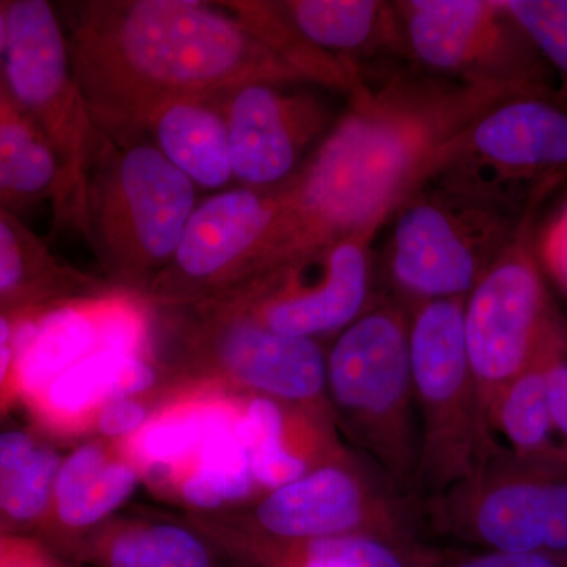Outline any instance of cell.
Segmentation results:
<instances>
[{
    "mask_svg": "<svg viewBox=\"0 0 567 567\" xmlns=\"http://www.w3.org/2000/svg\"><path fill=\"white\" fill-rule=\"evenodd\" d=\"M546 85L395 71L365 81L308 163L275 186L271 267L368 227H382L434 181L458 142L496 104Z\"/></svg>",
    "mask_w": 567,
    "mask_h": 567,
    "instance_id": "obj_1",
    "label": "cell"
},
{
    "mask_svg": "<svg viewBox=\"0 0 567 567\" xmlns=\"http://www.w3.org/2000/svg\"><path fill=\"white\" fill-rule=\"evenodd\" d=\"M66 7L71 65L107 136L141 132L163 104L303 82L218 2L87 0Z\"/></svg>",
    "mask_w": 567,
    "mask_h": 567,
    "instance_id": "obj_2",
    "label": "cell"
},
{
    "mask_svg": "<svg viewBox=\"0 0 567 567\" xmlns=\"http://www.w3.org/2000/svg\"><path fill=\"white\" fill-rule=\"evenodd\" d=\"M409 320L393 305L365 309L327 354L334 420L398 488L416 486L420 462Z\"/></svg>",
    "mask_w": 567,
    "mask_h": 567,
    "instance_id": "obj_3",
    "label": "cell"
},
{
    "mask_svg": "<svg viewBox=\"0 0 567 567\" xmlns=\"http://www.w3.org/2000/svg\"><path fill=\"white\" fill-rule=\"evenodd\" d=\"M196 205V185L152 142L106 136L89 177L82 234L115 279L152 286L173 260Z\"/></svg>",
    "mask_w": 567,
    "mask_h": 567,
    "instance_id": "obj_4",
    "label": "cell"
},
{
    "mask_svg": "<svg viewBox=\"0 0 567 567\" xmlns=\"http://www.w3.org/2000/svg\"><path fill=\"white\" fill-rule=\"evenodd\" d=\"M464 303L465 298L425 301L409 320L420 425L416 486L436 494L473 480L498 454L470 371Z\"/></svg>",
    "mask_w": 567,
    "mask_h": 567,
    "instance_id": "obj_5",
    "label": "cell"
},
{
    "mask_svg": "<svg viewBox=\"0 0 567 567\" xmlns=\"http://www.w3.org/2000/svg\"><path fill=\"white\" fill-rule=\"evenodd\" d=\"M432 183L535 215L567 183V96L546 89L496 104L465 133Z\"/></svg>",
    "mask_w": 567,
    "mask_h": 567,
    "instance_id": "obj_6",
    "label": "cell"
},
{
    "mask_svg": "<svg viewBox=\"0 0 567 567\" xmlns=\"http://www.w3.org/2000/svg\"><path fill=\"white\" fill-rule=\"evenodd\" d=\"M394 215L391 279L416 305L465 298L533 218L432 182Z\"/></svg>",
    "mask_w": 567,
    "mask_h": 567,
    "instance_id": "obj_7",
    "label": "cell"
},
{
    "mask_svg": "<svg viewBox=\"0 0 567 567\" xmlns=\"http://www.w3.org/2000/svg\"><path fill=\"white\" fill-rule=\"evenodd\" d=\"M7 44L2 74L18 104L61 156L73 192V227L84 233L85 196L93 164L107 134L85 102L65 29L47 0L3 2Z\"/></svg>",
    "mask_w": 567,
    "mask_h": 567,
    "instance_id": "obj_8",
    "label": "cell"
},
{
    "mask_svg": "<svg viewBox=\"0 0 567 567\" xmlns=\"http://www.w3.org/2000/svg\"><path fill=\"white\" fill-rule=\"evenodd\" d=\"M379 229L368 227L213 295L205 312L315 341L346 330L368 308L369 248Z\"/></svg>",
    "mask_w": 567,
    "mask_h": 567,
    "instance_id": "obj_9",
    "label": "cell"
},
{
    "mask_svg": "<svg viewBox=\"0 0 567 567\" xmlns=\"http://www.w3.org/2000/svg\"><path fill=\"white\" fill-rule=\"evenodd\" d=\"M532 223L524 224L465 297L466 353L486 421L503 386L567 341L533 251Z\"/></svg>",
    "mask_w": 567,
    "mask_h": 567,
    "instance_id": "obj_10",
    "label": "cell"
},
{
    "mask_svg": "<svg viewBox=\"0 0 567 567\" xmlns=\"http://www.w3.org/2000/svg\"><path fill=\"white\" fill-rule=\"evenodd\" d=\"M395 7L406 47L431 73L551 87L543 55L503 0H410Z\"/></svg>",
    "mask_w": 567,
    "mask_h": 567,
    "instance_id": "obj_11",
    "label": "cell"
},
{
    "mask_svg": "<svg viewBox=\"0 0 567 567\" xmlns=\"http://www.w3.org/2000/svg\"><path fill=\"white\" fill-rule=\"evenodd\" d=\"M278 213L276 188L227 189L196 205L177 251L152 282L159 297H213L264 274Z\"/></svg>",
    "mask_w": 567,
    "mask_h": 567,
    "instance_id": "obj_12",
    "label": "cell"
},
{
    "mask_svg": "<svg viewBox=\"0 0 567 567\" xmlns=\"http://www.w3.org/2000/svg\"><path fill=\"white\" fill-rule=\"evenodd\" d=\"M454 524L491 551L567 555V473L496 454L451 491Z\"/></svg>",
    "mask_w": 567,
    "mask_h": 567,
    "instance_id": "obj_13",
    "label": "cell"
},
{
    "mask_svg": "<svg viewBox=\"0 0 567 567\" xmlns=\"http://www.w3.org/2000/svg\"><path fill=\"white\" fill-rule=\"evenodd\" d=\"M244 535L275 543L365 535L395 544L402 524L391 499L347 456L267 492Z\"/></svg>",
    "mask_w": 567,
    "mask_h": 567,
    "instance_id": "obj_14",
    "label": "cell"
},
{
    "mask_svg": "<svg viewBox=\"0 0 567 567\" xmlns=\"http://www.w3.org/2000/svg\"><path fill=\"white\" fill-rule=\"evenodd\" d=\"M234 177L249 188L289 181L309 145L330 132L333 112L311 92L251 84L221 99Z\"/></svg>",
    "mask_w": 567,
    "mask_h": 567,
    "instance_id": "obj_15",
    "label": "cell"
},
{
    "mask_svg": "<svg viewBox=\"0 0 567 567\" xmlns=\"http://www.w3.org/2000/svg\"><path fill=\"white\" fill-rule=\"evenodd\" d=\"M205 338L216 365L237 385L334 421L327 395V354L315 339L210 317Z\"/></svg>",
    "mask_w": 567,
    "mask_h": 567,
    "instance_id": "obj_16",
    "label": "cell"
},
{
    "mask_svg": "<svg viewBox=\"0 0 567 567\" xmlns=\"http://www.w3.org/2000/svg\"><path fill=\"white\" fill-rule=\"evenodd\" d=\"M115 301L117 293L87 295L18 311L13 347L22 401L84 358L106 352Z\"/></svg>",
    "mask_w": 567,
    "mask_h": 567,
    "instance_id": "obj_17",
    "label": "cell"
},
{
    "mask_svg": "<svg viewBox=\"0 0 567 567\" xmlns=\"http://www.w3.org/2000/svg\"><path fill=\"white\" fill-rule=\"evenodd\" d=\"M47 200L58 223L73 226V192L61 156L0 73V208L13 213Z\"/></svg>",
    "mask_w": 567,
    "mask_h": 567,
    "instance_id": "obj_18",
    "label": "cell"
},
{
    "mask_svg": "<svg viewBox=\"0 0 567 567\" xmlns=\"http://www.w3.org/2000/svg\"><path fill=\"white\" fill-rule=\"evenodd\" d=\"M175 169L200 188L234 181L221 99H183L159 106L142 125Z\"/></svg>",
    "mask_w": 567,
    "mask_h": 567,
    "instance_id": "obj_19",
    "label": "cell"
},
{
    "mask_svg": "<svg viewBox=\"0 0 567 567\" xmlns=\"http://www.w3.org/2000/svg\"><path fill=\"white\" fill-rule=\"evenodd\" d=\"M295 28L320 50L360 65V58L406 47L395 3L377 0H286Z\"/></svg>",
    "mask_w": 567,
    "mask_h": 567,
    "instance_id": "obj_20",
    "label": "cell"
},
{
    "mask_svg": "<svg viewBox=\"0 0 567 567\" xmlns=\"http://www.w3.org/2000/svg\"><path fill=\"white\" fill-rule=\"evenodd\" d=\"M128 457L112 458L100 443H87L62 458L50 513L40 527L78 532L99 524L128 499L140 481Z\"/></svg>",
    "mask_w": 567,
    "mask_h": 567,
    "instance_id": "obj_21",
    "label": "cell"
},
{
    "mask_svg": "<svg viewBox=\"0 0 567 567\" xmlns=\"http://www.w3.org/2000/svg\"><path fill=\"white\" fill-rule=\"evenodd\" d=\"M91 287L85 276L61 262L11 212L0 208V306L22 311L76 298Z\"/></svg>",
    "mask_w": 567,
    "mask_h": 567,
    "instance_id": "obj_22",
    "label": "cell"
},
{
    "mask_svg": "<svg viewBox=\"0 0 567 567\" xmlns=\"http://www.w3.org/2000/svg\"><path fill=\"white\" fill-rule=\"evenodd\" d=\"M548 354L498 391L488 405L487 423L494 440L495 435L505 440L514 461L567 473L548 410L544 371Z\"/></svg>",
    "mask_w": 567,
    "mask_h": 567,
    "instance_id": "obj_23",
    "label": "cell"
},
{
    "mask_svg": "<svg viewBox=\"0 0 567 567\" xmlns=\"http://www.w3.org/2000/svg\"><path fill=\"white\" fill-rule=\"evenodd\" d=\"M218 3L278 55L301 81L315 82L349 96L363 84L365 76L360 66L312 44L287 18L281 3L262 0H227Z\"/></svg>",
    "mask_w": 567,
    "mask_h": 567,
    "instance_id": "obj_24",
    "label": "cell"
},
{
    "mask_svg": "<svg viewBox=\"0 0 567 567\" xmlns=\"http://www.w3.org/2000/svg\"><path fill=\"white\" fill-rule=\"evenodd\" d=\"M230 404L223 399H204L156 413L130 436L125 456L153 480L167 481L175 475L181 480Z\"/></svg>",
    "mask_w": 567,
    "mask_h": 567,
    "instance_id": "obj_25",
    "label": "cell"
},
{
    "mask_svg": "<svg viewBox=\"0 0 567 567\" xmlns=\"http://www.w3.org/2000/svg\"><path fill=\"white\" fill-rule=\"evenodd\" d=\"M240 406L229 409L205 436L188 472L181 477V494L197 509H218L256 492L248 451L238 432Z\"/></svg>",
    "mask_w": 567,
    "mask_h": 567,
    "instance_id": "obj_26",
    "label": "cell"
},
{
    "mask_svg": "<svg viewBox=\"0 0 567 567\" xmlns=\"http://www.w3.org/2000/svg\"><path fill=\"white\" fill-rule=\"evenodd\" d=\"M130 357L99 352L84 358L25 402L41 423L58 431H71L93 420L106 402L121 399V375Z\"/></svg>",
    "mask_w": 567,
    "mask_h": 567,
    "instance_id": "obj_27",
    "label": "cell"
},
{
    "mask_svg": "<svg viewBox=\"0 0 567 567\" xmlns=\"http://www.w3.org/2000/svg\"><path fill=\"white\" fill-rule=\"evenodd\" d=\"M235 554L257 567H406L391 540L365 535L275 543L248 535L230 539Z\"/></svg>",
    "mask_w": 567,
    "mask_h": 567,
    "instance_id": "obj_28",
    "label": "cell"
},
{
    "mask_svg": "<svg viewBox=\"0 0 567 567\" xmlns=\"http://www.w3.org/2000/svg\"><path fill=\"white\" fill-rule=\"evenodd\" d=\"M103 567H213L210 548L177 525H144L103 536L92 548Z\"/></svg>",
    "mask_w": 567,
    "mask_h": 567,
    "instance_id": "obj_29",
    "label": "cell"
},
{
    "mask_svg": "<svg viewBox=\"0 0 567 567\" xmlns=\"http://www.w3.org/2000/svg\"><path fill=\"white\" fill-rule=\"evenodd\" d=\"M62 457L41 445L28 462L0 466V528L43 524Z\"/></svg>",
    "mask_w": 567,
    "mask_h": 567,
    "instance_id": "obj_30",
    "label": "cell"
},
{
    "mask_svg": "<svg viewBox=\"0 0 567 567\" xmlns=\"http://www.w3.org/2000/svg\"><path fill=\"white\" fill-rule=\"evenodd\" d=\"M511 17L565 82L567 96V0H503Z\"/></svg>",
    "mask_w": 567,
    "mask_h": 567,
    "instance_id": "obj_31",
    "label": "cell"
},
{
    "mask_svg": "<svg viewBox=\"0 0 567 567\" xmlns=\"http://www.w3.org/2000/svg\"><path fill=\"white\" fill-rule=\"evenodd\" d=\"M544 371L551 425L567 470V341L548 354Z\"/></svg>",
    "mask_w": 567,
    "mask_h": 567,
    "instance_id": "obj_32",
    "label": "cell"
},
{
    "mask_svg": "<svg viewBox=\"0 0 567 567\" xmlns=\"http://www.w3.org/2000/svg\"><path fill=\"white\" fill-rule=\"evenodd\" d=\"M539 265L547 268L551 278L567 292V199L550 216L543 233L533 246Z\"/></svg>",
    "mask_w": 567,
    "mask_h": 567,
    "instance_id": "obj_33",
    "label": "cell"
},
{
    "mask_svg": "<svg viewBox=\"0 0 567 567\" xmlns=\"http://www.w3.org/2000/svg\"><path fill=\"white\" fill-rule=\"evenodd\" d=\"M148 412L136 399H115L96 412V429L107 439H130L147 423Z\"/></svg>",
    "mask_w": 567,
    "mask_h": 567,
    "instance_id": "obj_34",
    "label": "cell"
},
{
    "mask_svg": "<svg viewBox=\"0 0 567 567\" xmlns=\"http://www.w3.org/2000/svg\"><path fill=\"white\" fill-rule=\"evenodd\" d=\"M0 567H54L37 543L11 536L0 528Z\"/></svg>",
    "mask_w": 567,
    "mask_h": 567,
    "instance_id": "obj_35",
    "label": "cell"
},
{
    "mask_svg": "<svg viewBox=\"0 0 567 567\" xmlns=\"http://www.w3.org/2000/svg\"><path fill=\"white\" fill-rule=\"evenodd\" d=\"M456 567H567V555L491 551L481 557L466 559Z\"/></svg>",
    "mask_w": 567,
    "mask_h": 567,
    "instance_id": "obj_36",
    "label": "cell"
},
{
    "mask_svg": "<svg viewBox=\"0 0 567 567\" xmlns=\"http://www.w3.org/2000/svg\"><path fill=\"white\" fill-rule=\"evenodd\" d=\"M7 44V17L6 6L0 2V73H2L3 54H6Z\"/></svg>",
    "mask_w": 567,
    "mask_h": 567,
    "instance_id": "obj_37",
    "label": "cell"
},
{
    "mask_svg": "<svg viewBox=\"0 0 567 567\" xmlns=\"http://www.w3.org/2000/svg\"><path fill=\"white\" fill-rule=\"evenodd\" d=\"M0 312H6V311H3L2 306H0Z\"/></svg>",
    "mask_w": 567,
    "mask_h": 567,
    "instance_id": "obj_38",
    "label": "cell"
}]
</instances>
